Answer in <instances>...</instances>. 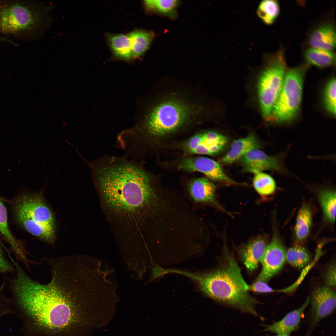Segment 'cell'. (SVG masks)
I'll return each mask as SVG.
<instances>
[{
  "mask_svg": "<svg viewBox=\"0 0 336 336\" xmlns=\"http://www.w3.org/2000/svg\"><path fill=\"white\" fill-rule=\"evenodd\" d=\"M97 174L106 203L117 210L145 208L154 215L162 212L169 203L171 194L156 191L147 175L133 165L105 166L99 169Z\"/></svg>",
  "mask_w": 336,
  "mask_h": 336,
  "instance_id": "1",
  "label": "cell"
},
{
  "mask_svg": "<svg viewBox=\"0 0 336 336\" xmlns=\"http://www.w3.org/2000/svg\"><path fill=\"white\" fill-rule=\"evenodd\" d=\"M222 258L218 266L209 271L195 273L176 269L194 282L205 295L218 302L243 312L259 317L255 309L259 303L250 293L234 254L223 238Z\"/></svg>",
  "mask_w": 336,
  "mask_h": 336,
  "instance_id": "2",
  "label": "cell"
},
{
  "mask_svg": "<svg viewBox=\"0 0 336 336\" xmlns=\"http://www.w3.org/2000/svg\"><path fill=\"white\" fill-rule=\"evenodd\" d=\"M13 210L18 223L30 234L51 245L56 239L54 215L40 193L23 194L14 201Z\"/></svg>",
  "mask_w": 336,
  "mask_h": 336,
  "instance_id": "3",
  "label": "cell"
},
{
  "mask_svg": "<svg viewBox=\"0 0 336 336\" xmlns=\"http://www.w3.org/2000/svg\"><path fill=\"white\" fill-rule=\"evenodd\" d=\"M197 106L178 97L164 99L152 106L141 127L150 134L163 136L177 129L199 112Z\"/></svg>",
  "mask_w": 336,
  "mask_h": 336,
  "instance_id": "4",
  "label": "cell"
},
{
  "mask_svg": "<svg viewBox=\"0 0 336 336\" xmlns=\"http://www.w3.org/2000/svg\"><path fill=\"white\" fill-rule=\"evenodd\" d=\"M53 8L42 2L32 7L18 3L6 6L0 12V30L8 34L32 31L40 37L51 25Z\"/></svg>",
  "mask_w": 336,
  "mask_h": 336,
  "instance_id": "5",
  "label": "cell"
},
{
  "mask_svg": "<svg viewBox=\"0 0 336 336\" xmlns=\"http://www.w3.org/2000/svg\"><path fill=\"white\" fill-rule=\"evenodd\" d=\"M306 68L301 66L287 70L270 120L283 123L290 122L296 118L301 107Z\"/></svg>",
  "mask_w": 336,
  "mask_h": 336,
  "instance_id": "6",
  "label": "cell"
},
{
  "mask_svg": "<svg viewBox=\"0 0 336 336\" xmlns=\"http://www.w3.org/2000/svg\"><path fill=\"white\" fill-rule=\"evenodd\" d=\"M268 66L259 79L258 93L264 118L270 120L273 107L281 91L287 71L284 52L281 49L272 55Z\"/></svg>",
  "mask_w": 336,
  "mask_h": 336,
  "instance_id": "7",
  "label": "cell"
},
{
  "mask_svg": "<svg viewBox=\"0 0 336 336\" xmlns=\"http://www.w3.org/2000/svg\"><path fill=\"white\" fill-rule=\"evenodd\" d=\"M309 332L322 320L331 315L336 307V293L327 286L318 287L312 293Z\"/></svg>",
  "mask_w": 336,
  "mask_h": 336,
  "instance_id": "8",
  "label": "cell"
},
{
  "mask_svg": "<svg viewBox=\"0 0 336 336\" xmlns=\"http://www.w3.org/2000/svg\"><path fill=\"white\" fill-rule=\"evenodd\" d=\"M178 168L186 171L201 172L212 181L231 185L240 184L228 176L219 163L208 157L186 158L180 163Z\"/></svg>",
  "mask_w": 336,
  "mask_h": 336,
  "instance_id": "9",
  "label": "cell"
},
{
  "mask_svg": "<svg viewBox=\"0 0 336 336\" xmlns=\"http://www.w3.org/2000/svg\"><path fill=\"white\" fill-rule=\"evenodd\" d=\"M285 249L281 241L274 235L268 244L260 261L262 270L256 280L267 282L282 268L286 261Z\"/></svg>",
  "mask_w": 336,
  "mask_h": 336,
  "instance_id": "10",
  "label": "cell"
},
{
  "mask_svg": "<svg viewBox=\"0 0 336 336\" xmlns=\"http://www.w3.org/2000/svg\"><path fill=\"white\" fill-rule=\"evenodd\" d=\"M239 160L245 171L254 174L266 170L285 172L279 155H268L259 149L250 151Z\"/></svg>",
  "mask_w": 336,
  "mask_h": 336,
  "instance_id": "11",
  "label": "cell"
},
{
  "mask_svg": "<svg viewBox=\"0 0 336 336\" xmlns=\"http://www.w3.org/2000/svg\"><path fill=\"white\" fill-rule=\"evenodd\" d=\"M226 138L219 133L208 131L197 134L186 143L188 151L194 154L213 155L221 152L226 145Z\"/></svg>",
  "mask_w": 336,
  "mask_h": 336,
  "instance_id": "12",
  "label": "cell"
},
{
  "mask_svg": "<svg viewBox=\"0 0 336 336\" xmlns=\"http://www.w3.org/2000/svg\"><path fill=\"white\" fill-rule=\"evenodd\" d=\"M267 245L264 237L259 235L252 237L239 247V257L249 273H253L258 268Z\"/></svg>",
  "mask_w": 336,
  "mask_h": 336,
  "instance_id": "13",
  "label": "cell"
},
{
  "mask_svg": "<svg viewBox=\"0 0 336 336\" xmlns=\"http://www.w3.org/2000/svg\"><path fill=\"white\" fill-rule=\"evenodd\" d=\"M0 233L9 245L16 258L26 268L30 267L33 261L30 259L28 252L21 241L16 238L11 231L8 226L6 207L0 198Z\"/></svg>",
  "mask_w": 336,
  "mask_h": 336,
  "instance_id": "14",
  "label": "cell"
},
{
  "mask_svg": "<svg viewBox=\"0 0 336 336\" xmlns=\"http://www.w3.org/2000/svg\"><path fill=\"white\" fill-rule=\"evenodd\" d=\"M189 192L192 198L195 201L209 204L231 215L218 203L215 197V186L208 179L200 177L191 181L189 186Z\"/></svg>",
  "mask_w": 336,
  "mask_h": 336,
  "instance_id": "15",
  "label": "cell"
},
{
  "mask_svg": "<svg viewBox=\"0 0 336 336\" xmlns=\"http://www.w3.org/2000/svg\"><path fill=\"white\" fill-rule=\"evenodd\" d=\"M310 302L308 296L304 303L298 309L291 311L281 320L269 325L263 324L264 331L277 334H290L299 327L302 314Z\"/></svg>",
  "mask_w": 336,
  "mask_h": 336,
  "instance_id": "16",
  "label": "cell"
},
{
  "mask_svg": "<svg viewBox=\"0 0 336 336\" xmlns=\"http://www.w3.org/2000/svg\"><path fill=\"white\" fill-rule=\"evenodd\" d=\"M260 145L254 135L250 134L246 137L235 140L230 150L222 157V162L229 164L239 160L250 151L259 149Z\"/></svg>",
  "mask_w": 336,
  "mask_h": 336,
  "instance_id": "17",
  "label": "cell"
},
{
  "mask_svg": "<svg viewBox=\"0 0 336 336\" xmlns=\"http://www.w3.org/2000/svg\"><path fill=\"white\" fill-rule=\"evenodd\" d=\"M336 34L334 27L330 23L321 25L311 33L309 43L312 48L332 51L335 47Z\"/></svg>",
  "mask_w": 336,
  "mask_h": 336,
  "instance_id": "18",
  "label": "cell"
},
{
  "mask_svg": "<svg viewBox=\"0 0 336 336\" xmlns=\"http://www.w3.org/2000/svg\"><path fill=\"white\" fill-rule=\"evenodd\" d=\"M106 37L113 56L115 59L125 61L133 59L127 34L108 33Z\"/></svg>",
  "mask_w": 336,
  "mask_h": 336,
  "instance_id": "19",
  "label": "cell"
},
{
  "mask_svg": "<svg viewBox=\"0 0 336 336\" xmlns=\"http://www.w3.org/2000/svg\"><path fill=\"white\" fill-rule=\"evenodd\" d=\"M133 59L139 58L148 49L154 37L152 31L136 30L127 34Z\"/></svg>",
  "mask_w": 336,
  "mask_h": 336,
  "instance_id": "20",
  "label": "cell"
},
{
  "mask_svg": "<svg viewBox=\"0 0 336 336\" xmlns=\"http://www.w3.org/2000/svg\"><path fill=\"white\" fill-rule=\"evenodd\" d=\"M176 0H147L144 1V5L147 11L163 15L171 18L177 16V10L179 5Z\"/></svg>",
  "mask_w": 336,
  "mask_h": 336,
  "instance_id": "21",
  "label": "cell"
},
{
  "mask_svg": "<svg viewBox=\"0 0 336 336\" xmlns=\"http://www.w3.org/2000/svg\"><path fill=\"white\" fill-rule=\"evenodd\" d=\"M304 56L309 63L320 68L332 65L335 62V56L332 51L312 48L307 49Z\"/></svg>",
  "mask_w": 336,
  "mask_h": 336,
  "instance_id": "22",
  "label": "cell"
},
{
  "mask_svg": "<svg viewBox=\"0 0 336 336\" xmlns=\"http://www.w3.org/2000/svg\"><path fill=\"white\" fill-rule=\"evenodd\" d=\"M311 220L312 213L310 208L308 204H304L299 211L295 226L296 235L299 240H303L308 236Z\"/></svg>",
  "mask_w": 336,
  "mask_h": 336,
  "instance_id": "23",
  "label": "cell"
},
{
  "mask_svg": "<svg viewBox=\"0 0 336 336\" xmlns=\"http://www.w3.org/2000/svg\"><path fill=\"white\" fill-rule=\"evenodd\" d=\"M280 12L278 2L275 0H264L259 3L257 10L259 17L265 24L271 25Z\"/></svg>",
  "mask_w": 336,
  "mask_h": 336,
  "instance_id": "24",
  "label": "cell"
},
{
  "mask_svg": "<svg viewBox=\"0 0 336 336\" xmlns=\"http://www.w3.org/2000/svg\"><path fill=\"white\" fill-rule=\"evenodd\" d=\"M286 260L292 267L301 269L309 262L310 256L305 249L295 246L289 248L286 253Z\"/></svg>",
  "mask_w": 336,
  "mask_h": 336,
  "instance_id": "25",
  "label": "cell"
},
{
  "mask_svg": "<svg viewBox=\"0 0 336 336\" xmlns=\"http://www.w3.org/2000/svg\"><path fill=\"white\" fill-rule=\"evenodd\" d=\"M254 174L253 185L259 194L262 196H268L274 192L276 189V184L270 175L263 172Z\"/></svg>",
  "mask_w": 336,
  "mask_h": 336,
  "instance_id": "26",
  "label": "cell"
},
{
  "mask_svg": "<svg viewBox=\"0 0 336 336\" xmlns=\"http://www.w3.org/2000/svg\"><path fill=\"white\" fill-rule=\"evenodd\" d=\"M319 199L324 214L331 222L336 218V193L330 189L321 191L319 194Z\"/></svg>",
  "mask_w": 336,
  "mask_h": 336,
  "instance_id": "27",
  "label": "cell"
},
{
  "mask_svg": "<svg viewBox=\"0 0 336 336\" xmlns=\"http://www.w3.org/2000/svg\"><path fill=\"white\" fill-rule=\"evenodd\" d=\"M324 102L329 112L336 114V79L333 77L327 82L324 92Z\"/></svg>",
  "mask_w": 336,
  "mask_h": 336,
  "instance_id": "28",
  "label": "cell"
},
{
  "mask_svg": "<svg viewBox=\"0 0 336 336\" xmlns=\"http://www.w3.org/2000/svg\"><path fill=\"white\" fill-rule=\"evenodd\" d=\"M15 269L12 262L6 258L0 243V273L7 274L15 273Z\"/></svg>",
  "mask_w": 336,
  "mask_h": 336,
  "instance_id": "29",
  "label": "cell"
},
{
  "mask_svg": "<svg viewBox=\"0 0 336 336\" xmlns=\"http://www.w3.org/2000/svg\"><path fill=\"white\" fill-rule=\"evenodd\" d=\"M6 287V282L4 281L0 286V313L10 310L12 302V299L7 298L4 293Z\"/></svg>",
  "mask_w": 336,
  "mask_h": 336,
  "instance_id": "30",
  "label": "cell"
},
{
  "mask_svg": "<svg viewBox=\"0 0 336 336\" xmlns=\"http://www.w3.org/2000/svg\"><path fill=\"white\" fill-rule=\"evenodd\" d=\"M250 291L260 293L274 292L275 290L270 287L267 282L256 280L251 285H250Z\"/></svg>",
  "mask_w": 336,
  "mask_h": 336,
  "instance_id": "31",
  "label": "cell"
},
{
  "mask_svg": "<svg viewBox=\"0 0 336 336\" xmlns=\"http://www.w3.org/2000/svg\"><path fill=\"white\" fill-rule=\"evenodd\" d=\"M325 282L327 286L333 289L336 287V264L333 262L329 266L325 276Z\"/></svg>",
  "mask_w": 336,
  "mask_h": 336,
  "instance_id": "32",
  "label": "cell"
},
{
  "mask_svg": "<svg viewBox=\"0 0 336 336\" xmlns=\"http://www.w3.org/2000/svg\"><path fill=\"white\" fill-rule=\"evenodd\" d=\"M266 336H291L290 334H277V335L274 336H270L268 335H267Z\"/></svg>",
  "mask_w": 336,
  "mask_h": 336,
  "instance_id": "33",
  "label": "cell"
},
{
  "mask_svg": "<svg viewBox=\"0 0 336 336\" xmlns=\"http://www.w3.org/2000/svg\"><path fill=\"white\" fill-rule=\"evenodd\" d=\"M0 41H7V42H9V39H6V38H3L0 37Z\"/></svg>",
  "mask_w": 336,
  "mask_h": 336,
  "instance_id": "34",
  "label": "cell"
}]
</instances>
